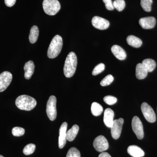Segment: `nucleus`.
I'll use <instances>...</instances> for the list:
<instances>
[{"instance_id": "10", "label": "nucleus", "mask_w": 157, "mask_h": 157, "mask_svg": "<svg viewBox=\"0 0 157 157\" xmlns=\"http://www.w3.org/2000/svg\"><path fill=\"white\" fill-rule=\"evenodd\" d=\"M12 79V74L5 71L0 74V92L4 91L9 86Z\"/></svg>"}, {"instance_id": "6", "label": "nucleus", "mask_w": 157, "mask_h": 157, "mask_svg": "<svg viewBox=\"0 0 157 157\" xmlns=\"http://www.w3.org/2000/svg\"><path fill=\"white\" fill-rule=\"evenodd\" d=\"M141 109L145 119L150 123H154L156 120V117L153 109L145 102L142 103Z\"/></svg>"}, {"instance_id": "4", "label": "nucleus", "mask_w": 157, "mask_h": 157, "mask_svg": "<svg viewBox=\"0 0 157 157\" xmlns=\"http://www.w3.org/2000/svg\"><path fill=\"white\" fill-rule=\"evenodd\" d=\"M42 6L45 13L49 15H55L61 9L60 4L58 0H44Z\"/></svg>"}, {"instance_id": "32", "label": "nucleus", "mask_w": 157, "mask_h": 157, "mask_svg": "<svg viewBox=\"0 0 157 157\" xmlns=\"http://www.w3.org/2000/svg\"><path fill=\"white\" fill-rule=\"evenodd\" d=\"M103 1L105 4V7L107 10L112 11L114 9L113 2L112 0H103Z\"/></svg>"}, {"instance_id": "3", "label": "nucleus", "mask_w": 157, "mask_h": 157, "mask_svg": "<svg viewBox=\"0 0 157 157\" xmlns=\"http://www.w3.org/2000/svg\"><path fill=\"white\" fill-rule=\"evenodd\" d=\"M63 45V39L59 35L54 36L48 47L47 56L49 58L56 57L60 53Z\"/></svg>"}, {"instance_id": "12", "label": "nucleus", "mask_w": 157, "mask_h": 157, "mask_svg": "<svg viewBox=\"0 0 157 157\" xmlns=\"http://www.w3.org/2000/svg\"><path fill=\"white\" fill-rule=\"evenodd\" d=\"M67 123L64 122L62 124L59 131V147L60 148H63L67 143Z\"/></svg>"}, {"instance_id": "13", "label": "nucleus", "mask_w": 157, "mask_h": 157, "mask_svg": "<svg viewBox=\"0 0 157 157\" xmlns=\"http://www.w3.org/2000/svg\"><path fill=\"white\" fill-rule=\"evenodd\" d=\"M139 24L143 29H151L155 25L156 21L153 17H142L139 21Z\"/></svg>"}, {"instance_id": "33", "label": "nucleus", "mask_w": 157, "mask_h": 157, "mask_svg": "<svg viewBox=\"0 0 157 157\" xmlns=\"http://www.w3.org/2000/svg\"><path fill=\"white\" fill-rule=\"evenodd\" d=\"M16 0H5L6 6L9 7H11L15 5Z\"/></svg>"}, {"instance_id": "26", "label": "nucleus", "mask_w": 157, "mask_h": 157, "mask_svg": "<svg viewBox=\"0 0 157 157\" xmlns=\"http://www.w3.org/2000/svg\"><path fill=\"white\" fill-rule=\"evenodd\" d=\"M35 149H36V145L33 144H29L24 147L23 152L25 155H28L33 153Z\"/></svg>"}, {"instance_id": "22", "label": "nucleus", "mask_w": 157, "mask_h": 157, "mask_svg": "<svg viewBox=\"0 0 157 157\" xmlns=\"http://www.w3.org/2000/svg\"><path fill=\"white\" fill-rule=\"evenodd\" d=\"M39 35V29L38 27L34 25L31 28L30 33L29 36L30 42L32 44L36 43L38 40Z\"/></svg>"}, {"instance_id": "30", "label": "nucleus", "mask_w": 157, "mask_h": 157, "mask_svg": "<svg viewBox=\"0 0 157 157\" xmlns=\"http://www.w3.org/2000/svg\"><path fill=\"white\" fill-rule=\"evenodd\" d=\"M105 65L104 63L99 64L94 68L92 71V74L94 76H96L98 74H100V73H102L104 71L105 69Z\"/></svg>"}, {"instance_id": "20", "label": "nucleus", "mask_w": 157, "mask_h": 157, "mask_svg": "<svg viewBox=\"0 0 157 157\" xmlns=\"http://www.w3.org/2000/svg\"><path fill=\"white\" fill-rule=\"evenodd\" d=\"M141 63L147 72H152L156 67V63L155 61L151 59H145Z\"/></svg>"}, {"instance_id": "17", "label": "nucleus", "mask_w": 157, "mask_h": 157, "mask_svg": "<svg viewBox=\"0 0 157 157\" xmlns=\"http://www.w3.org/2000/svg\"><path fill=\"white\" fill-rule=\"evenodd\" d=\"M128 152L133 157H142L144 152L142 149L136 145H131L128 148Z\"/></svg>"}, {"instance_id": "7", "label": "nucleus", "mask_w": 157, "mask_h": 157, "mask_svg": "<svg viewBox=\"0 0 157 157\" xmlns=\"http://www.w3.org/2000/svg\"><path fill=\"white\" fill-rule=\"evenodd\" d=\"M132 128L137 138L139 140L143 139L144 136L143 126L138 117L135 116L132 119Z\"/></svg>"}, {"instance_id": "9", "label": "nucleus", "mask_w": 157, "mask_h": 157, "mask_svg": "<svg viewBox=\"0 0 157 157\" xmlns=\"http://www.w3.org/2000/svg\"><path fill=\"white\" fill-rule=\"evenodd\" d=\"M124 120L122 118L113 121L111 127V134L113 139L117 140L120 137Z\"/></svg>"}, {"instance_id": "1", "label": "nucleus", "mask_w": 157, "mask_h": 157, "mask_svg": "<svg viewBox=\"0 0 157 157\" xmlns=\"http://www.w3.org/2000/svg\"><path fill=\"white\" fill-rule=\"evenodd\" d=\"M77 65V59L76 54L70 52L65 60L63 72L65 76L67 78L72 77L76 72Z\"/></svg>"}, {"instance_id": "8", "label": "nucleus", "mask_w": 157, "mask_h": 157, "mask_svg": "<svg viewBox=\"0 0 157 157\" xmlns=\"http://www.w3.org/2000/svg\"><path fill=\"white\" fill-rule=\"evenodd\" d=\"M93 145L96 150L102 152L107 150L109 148V144L107 140L103 135H100L94 140Z\"/></svg>"}, {"instance_id": "21", "label": "nucleus", "mask_w": 157, "mask_h": 157, "mask_svg": "<svg viewBox=\"0 0 157 157\" xmlns=\"http://www.w3.org/2000/svg\"><path fill=\"white\" fill-rule=\"evenodd\" d=\"M79 131V127L77 125L75 124L67 132V139L69 141H72L75 139L76 135L78 134Z\"/></svg>"}, {"instance_id": "19", "label": "nucleus", "mask_w": 157, "mask_h": 157, "mask_svg": "<svg viewBox=\"0 0 157 157\" xmlns=\"http://www.w3.org/2000/svg\"><path fill=\"white\" fill-rule=\"evenodd\" d=\"M147 71L142 63L137 64L136 67V76L139 79H143L146 78L147 75Z\"/></svg>"}, {"instance_id": "28", "label": "nucleus", "mask_w": 157, "mask_h": 157, "mask_svg": "<svg viewBox=\"0 0 157 157\" xmlns=\"http://www.w3.org/2000/svg\"><path fill=\"white\" fill-rule=\"evenodd\" d=\"M79 151L75 147H71L68 151L66 157H80Z\"/></svg>"}, {"instance_id": "23", "label": "nucleus", "mask_w": 157, "mask_h": 157, "mask_svg": "<svg viewBox=\"0 0 157 157\" xmlns=\"http://www.w3.org/2000/svg\"><path fill=\"white\" fill-rule=\"evenodd\" d=\"M91 111L93 115L98 116L101 115L103 112V108L99 103L94 102L92 104Z\"/></svg>"}, {"instance_id": "5", "label": "nucleus", "mask_w": 157, "mask_h": 157, "mask_svg": "<svg viewBox=\"0 0 157 157\" xmlns=\"http://www.w3.org/2000/svg\"><path fill=\"white\" fill-rule=\"evenodd\" d=\"M46 113L51 121H53L57 116L56 98L55 96L49 97L46 105Z\"/></svg>"}, {"instance_id": "25", "label": "nucleus", "mask_w": 157, "mask_h": 157, "mask_svg": "<svg viewBox=\"0 0 157 157\" xmlns=\"http://www.w3.org/2000/svg\"><path fill=\"white\" fill-rule=\"evenodd\" d=\"M113 7L118 11H123L125 7V2L124 0H115L113 2Z\"/></svg>"}, {"instance_id": "16", "label": "nucleus", "mask_w": 157, "mask_h": 157, "mask_svg": "<svg viewBox=\"0 0 157 157\" xmlns=\"http://www.w3.org/2000/svg\"><path fill=\"white\" fill-rule=\"evenodd\" d=\"M35 66L33 61H29L25 63L24 69L25 70V77L26 79H29L32 77L35 71Z\"/></svg>"}, {"instance_id": "27", "label": "nucleus", "mask_w": 157, "mask_h": 157, "mask_svg": "<svg viewBox=\"0 0 157 157\" xmlns=\"http://www.w3.org/2000/svg\"><path fill=\"white\" fill-rule=\"evenodd\" d=\"M114 80V78L111 75H108L104 77L101 82L102 86H105L111 84Z\"/></svg>"}, {"instance_id": "2", "label": "nucleus", "mask_w": 157, "mask_h": 157, "mask_svg": "<svg viewBox=\"0 0 157 157\" xmlns=\"http://www.w3.org/2000/svg\"><path fill=\"white\" fill-rule=\"evenodd\" d=\"M17 108L21 110L30 111L36 106V101L30 96L22 95L17 97L15 101Z\"/></svg>"}, {"instance_id": "31", "label": "nucleus", "mask_w": 157, "mask_h": 157, "mask_svg": "<svg viewBox=\"0 0 157 157\" xmlns=\"http://www.w3.org/2000/svg\"><path fill=\"white\" fill-rule=\"evenodd\" d=\"M104 101L105 103L109 105H113L117 102V99L112 96H107L104 97Z\"/></svg>"}, {"instance_id": "35", "label": "nucleus", "mask_w": 157, "mask_h": 157, "mask_svg": "<svg viewBox=\"0 0 157 157\" xmlns=\"http://www.w3.org/2000/svg\"><path fill=\"white\" fill-rule=\"evenodd\" d=\"M0 157H4L3 156L1 155H0Z\"/></svg>"}, {"instance_id": "24", "label": "nucleus", "mask_w": 157, "mask_h": 157, "mask_svg": "<svg viewBox=\"0 0 157 157\" xmlns=\"http://www.w3.org/2000/svg\"><path fill=\"white\" fill-rule=\"evenodd\" d=\"M152 2V0H141L140 5L144 11L147 12H149L151 11Z\"/></svg>"}, {"instance_id": "18", "label": "nucleus", "mask_w": 157, "mask_h": 157, "mask_svg": "<svg viewBox=\"0 0 157 157\" xmlns=\"http://www.w3.org/2000/svg\"><path fill=\"white\" fill-rule=\"evenodd\" d=\"M127 42L129 45L134 48H139L142 44L141 39L132 35L127 37Z\"/></svg>"}, {"instance_id": "15", "label": "nucleus", "mask_w": 157, "mask_h": 157, "mask_svg": "<svg viewBox=\"0 0 157 157\" xmlns=\"http://www.w3.org/2000/svg\"><path fill=\"white\" fill-rule=\"evenodd\" d=\"M111 50L113 55L118 59L123 60L126 58V52L121 46L118 45H113Z\"/></svg>"}, {"instance_id": "29", "label": "nucleus", "mask_w": 157, "mask_h": 157, "mask_svg": "<svg viewBox=\"0 0 157 157\" xmlns=\"http://www.w3.org/2000/svg\"><path fill=\"white\" fill-rule=\"evenodd\" d=\"M25 133V130L21 127H16L12 130V135L15 137H20L22 136Z\"/></svg>"}, {"instance_id": "11", "label": "nucleus", "mask_w": 157, "mask_h": 157, "mask_svg": "<svg viewBox=\"0 0 157 157\" xmlns=\"http://www.w3.org/2000/svg\"><path fill=\"white\" fill-rule=\"evenodd\" d=\"M92 24L95 28L100 30L107 29L109 26V22L108 20L99 16L93 17Z\"/></svg>"}, {"instance_id": "14", "label": "nucleus", "mask_w": 157, "mask_h": 157, "mask_svg": "<svg viewBox=\"0 0 157 157\" xmlns=\"http://www.w3.org/2000/svg\"><path fill=\"white\" fill-rule=\"evenodd\" d=\"M114 113L110 108H107L104 113V121L106 126L111 128L113 123Z\"/></svg>"}, {"instance_id": "34", "label": "nucleus", "mask_w": 157, "mask_h": 157, "mask_svg": "<svg viewBox=\"0 0 157 157\" xmlns=\"http://www.w3.org/2000/svg\"><path fill=\"white\" fill-rule=\"evenodd\" d=\"M98 157H111L109 154L107 152H102L100 154Z\"/></svg>"}]
</instances>
